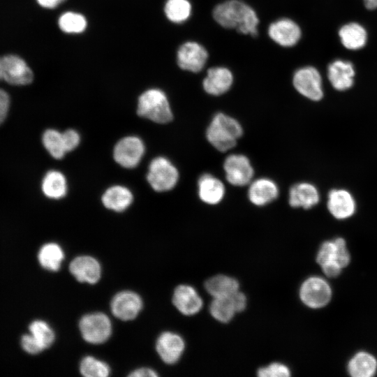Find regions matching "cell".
Wrapping results in <instances>:
<instances>
[{
    "label": "cell",
    "instance_id": "cell-2",
    "mask_svg": "<svg viewBox=\"0 0 377 377\" xmlns=\"http://www.w3.org/2000/svg\"><path fill=\"white\" fill-rule=\"evenodd\" d=\"M242 133V127L237 119L219 112L212 119L206 130V138L215 149L224 152L236 145Z\"/></svg>",
    "mask_w": 377,
    "mask_h": 377
},
{
    "label": "cell",
    "instance_id": "cell-44",
    "mask_svg": "<svg viewBox=\"0 0 377 377\" xmlns=\"http://www.w3.org/2000/svg\"><path fill=\"white\" fill-rule=\"evenodd\" d=\"M66 0H37L42 7L45 8H54Z\"/></svg>",
    "mask_w": 377,
    "mask_h": 377
},
{
    "label": "cell",
    "instance_id": "cell-4",
    "mask_svg": "<svg viewBox=\"0 0 377 377\" xmlns=\"http://www.w3.org/2000/svg\"><path fill=\"white\" fill-rule=\"evenodd\" d=\"M147 179L154 191H168L176 186L179 172L170 160L163 156H158L149 163Z\"/></svg>",
    "mask_w": 377,
    "mask_h": 377
},
{
    "label": "cell",
    "instance_id": "cell-21",
    "mask_svg": "<svg viewBox=\"0 0 377 377\" xmlns=\"http://www.w3.org/2000/svg\"><path fill=\"white\" fill-rule=\"evenodd\" d=\"M226 193L223 182L214 175L205 173L198 181V193L199 198L208 205H216L221 202Z\"/></svg>",
    "mask_w": 377,
    "mask_h": 377
},
{
    "label": "cell",
    "instance_id": "cell-10",
    "mask_svg": "<svg viewBox=\"0 0 377 377\" xmlns=\"http://www.w3.org/2000/svg\"><path fill=\"white\" fill-rule=\"evenodd\" d=\"M223 170L227 181L235 186L249 184L254 170L250 160L243 154H230L223 162Z\"/></svg>",
    "mask_w": 377,
    "mask_h": 377
},
{
    "label": "cell",
    "instance_id": "cell-31",
    "mask_svg": "<svg viewBox=\"0 0 377 377\" xmlns=\"http://www.w3.org/2000/svg\"><path fill=\"white\" fill-rule=\"evenodd\" d=\"M44 147L56 159L62 158L66 153L62 133L55 129L46 130L42 137Z\"/></svg>",
    "mask_w": 377,
    "mask_h": 377
},
{
    "label": "cell",
    "instance_id": "cell-13",
    "mask_svg": "<svg viewBox=\"0 0 377 377\" xmlns=\"http://www.w3.org/2000/svg\"><path fill=\"white\" fill-rule=\"evenodd\" d=\"M112 314L121 320H131L137 317L142 308L141 297L135 293L124 290L118 293L110 304Z\"/></svg>",
    "mask_w": 377,
    "mask_h": 377
},
{
    "label": "cell",
    "instance_id": "cell-5",
    "mask_svg": "<svg viewBox=\"0 0 377 377\" xmlns=\"http://www.w3.org/2000/svg\"><path fill=\"white\" fill-rule=\"evenodd\" d=\"M79 328L83 339L93 344L104 343L112 333L110 318L101 312L82 316L79 322Z\"/></svg>",
    "mask_w": 377,
    "mask_h": 377
},
{
    "label": "cell",
    "instance_id": "cell-42",
    "mask_svg": "<svg viewBox=\"0 0 377 377\" xmlns=\"http://www.w3.org/2000/svg\"><path fill=\"white\" fill-rule=\"evenodd\" d=\"M324 274L328 277L338 276L342 268L336 263L328 264L321 267Z\"/></svg>",
    "mask_w": 377,
    "mask_h": 377
},
{
    "label": "cell",
    "instance_id": "cell-16",
    "mask_svg": "<svg viewBox=\"0 0 377 377\" xmlns=\"http://www.w3.org/2000/svg\"><path fill=\"white\" fill-rule=\"evenodd\" d=\"M69 270L81 283H96L101 276L100 263L89 256H80L74 258L69 265Z\"/></svg>",
    "mask_w": 377,
    "mask_h": 377
},
{
    "label": "cell",
    "instance_id": "cell-19",
    "mask_svg": "<svg viewBox=\"0 0 377 377\" xmlns=\"http://www.w3.org/2000/svg\"><path fill=\"white\" fill-rule=\"evenodd\" d=\"M279 193V187L274 181L262 177L251 182L248 198L252 204L261 207L276 200Z\"/></svg>",
    "mask_w": 377,
    "mask_h": 377
},
{
    "label": "cell",
    "instance_id": "cell-34",
    "mask_svg": "<svg viewBox=\"0 0 377 377\" xmlns=\"http://www.w3.org/2000/svg\"><path fill=\"white\" fill-rule=\"evenodd\" d=\"M31 335L43 350L49 348L54 342V333L50 325L43 320H35L29 326Z\"/></svg>",
    "mask_w": 377,
    "mask_h": 377
},
{
    "label": "cell",
    "instance_id": "cell-1",
    "mask_svg": "<svg viewBox=\"0 0 377 377\" xmlns=\"http://www.w3.org/2000/svg\"><path fill=\"white\" fill-rule=\"evenodd\" d=\"M214 20L226 29H235L242 34L256 36L259 19L255 10L239 0H228L215 6Z\"/></svg>",
    "mask_w": 377,
    "mask_h": 377
},
{
    "label": "cell",
    "instance_id": "cell-12",
    "mask_svg": "<svg viewBox=\"0 0 377 377\" xmlns=\"http://www.w3.org/2000/svg\"><path fill=\"white\" fill-rule=\"evenodd\" d=\"M327 207L334 219L345 220L355 214L357 203L349 191L337 188H332L328 192Z\"/></svg>",
    "mask_w": 377,
    "mask_h": 377
},
{
    "label": "cell",
    "instance_id": "cell-26",
    "mask_svg": "<svg viewBox=\"0 0 377 377\" xmlns=\"http://www.w3.org/2000/svg\"><path fill=\"white\" fill-rule=\"evenodd\" d=\"M41 188L43 194L49 198H62L67 193L66 177L59 171H48L43 178Z\"/></svg>",
    "mask_w": 377,
    "mask_h": 377
},
{
    "label": "cell",
    "instance_id": "cell-40",
    "mask_svg": "<svg viewBox=\"0 0 377 377\" xmlns=\"http://www.w3.org/2000/svg\"><path fill=\"white\" fill-rule=\"evenodd\" d=\"M10 107V98L8 94L0 89V124L6 119Z\"/></svg>",
    "mask_w": 377,
    "mask_h": 377
},
{
    "label": "cell",
    "instance_id": "cell-20",
    "mask_svg": "<svg viewBox=\"0 0 377 377\" xmlns=\"http://www.w3.org/2000/svg\"><path fill=\"white\" fill-rule=\"evenodd\" d=\"M172 302L184 315L192 316L202 309V300L195 289L188 285L178 286L174 291Z\"/></svg>",
    "mask_w": 377,
    "mask_h": 377
},
{
    "label": "cell",
    "instance_id": "cell-43",
    "mask_svg": "<svg viewBox=\"0 0 377 377\" xmlns=\"http://www.w3.org/2000/svg\"><path fill=\"white\" fill-rule=\"evenodd\" d=\"M131 377H156L158 374L151 369L142 367L133 371L130 374Z\"/></svg>",
    "mask_w": 377,
    "mask_h": 377
},
{
    "label": "cell",
    "instance_id": "cell-29",
    "mask_svg": "<svg viewBox=\"0 0 377 377\" xmlns=\"http://www.w3.org/2000/svg\"><path fill=\"white\" fill-rule=\"evenodd\" d=\"M211 315L221 323L229 322L237 313L231 295L214 298L209 306Z\"/></svg>",
    "mask_w": 377,
    "mask_h": 377
},
{
    "label": "cell",
    "instance_id": "cell-22",
    "mask_svg": "<svg viewBox=\"0 0 377 377\" xmlns=\"http://www.w3.org/2000/svg\"><path fill=\"white\" fill-rule=\"evenodd\" d=\"M327 75L332 86L337 91H346L353 85L355 70L349 61H334L329 65Z\"/></svg>",
    "mask_w": 377,
    "mask_h": 377
},
{
    "label": "cell",
    "instance_id": "cell-17",
    "mask_svg": "<svg viewBox=\"0 0 377 377\" xmlns=\"http://www.w3.org/2000/svg\"><path fill=\"white\" fill-rule=\"evenodd\" d=\"M320 198L318 188L310 182L297 183L289 190L288 202L292 207L311 209L318 204Z\"/></svg>",
    "mask_w": 377,
    "mask_h": 377
},
{
    "label": "cell",
    "instance_id": "cell-18",
    "mask_svg": "<svg viewBox=\"0 0 377 377\" xmlns=\"http://www.w3.org/2000/svg\"><path fill=\"white\" fill-rule=\"evenodd\" d=\"M233 82L231 71L225 67L216 66L207 70L202 81L205 92L212 96H220L227 92Z\"/></svg>",
    "mask_w": 377,
    "mask_h": 377
},
{
    "label": "cell",
    "instance_id": "cell-9",
    "mask_svg": "<svg viewBox=\"0 0 377 377\" xmlns=\"http://www.w3.org/2000/svg\"><path fill=\"white\" fill-rule=\"evenodd\" d=\"M145 151L142 140L137 136H126L119 140L114 147V161L125 168L136 167Z\"/></svg>",
    "mask_w": 377,
    "mask_h": 377
},
{
    "label": "cell",
    "instance_id": "cell-32",
    "mask_svg": "<svg viewBox=\"0 0 377 377\" xmlns=\"http://www.w3.org/2000/svg\"><path fill=\"white\" fill-rule=\"evenodd\" d=\"M59 29L66 34H80L87 27L85 17L78 13L68 11L64 13L58 20Z\"/></svg>",
    "mask_w": 377,
    "mask_h": 377
},
{
    "label": "cell",
    "instance_id": "cell-33",
    "mask_svg": "<svg viewBox=\"0 0 377 377\" xmlns=\"http://www.w3.org/2000/svg\"><path fill=\"white\" fill-rule=\"evenodd\" d=\"M80 371L86 377H107L110 369L105 362L92 356H86L80 362Z\"/></svg>",
    "mask_w": 377,
    "mask_h": 377
},
{
    "label": "cell",
    "instance_id": "cell-36",
    "mask_svg": "<svg viewBox=\"0 0 377 377\" xmlns=\"http://www.w3.org/2000/svg\"><path fill=\"white\" fill-rule=\"evenodd\" d=\"M260 377H287L290 376L289 368L279 362H274L258 370Z\"/></svg>",
    "mask_w": 377,
    "mask_h": 377
},
{
    "label": "cell",
    "instance_id": "cell-27",
    "mask_svg": "<svg viewBox=\"0 0 377 377\" xmlns=\"http://www.w3.org/2000/svg\"><path fill=\"white\" fill-rule=\"evenodd\" d=\"M342 44L349 50L363 47L367 42V31L364 28L355 22L343 25L339 31Z\"/></svg>",
    "mask_w": 377,
    "mask_h": 377
},
{
    "label": "cell",
    "instance_id": "cell-15",
    "mask_svg": "<svg viewBox=\"0 0 377 377\" xmlns=\"http://www.w3.org/2000/svg\"><path fill=\"white\" fill-rule=\"evenodd\" d=\"M185 343L181 336L171 332H164L158 337L156 343V351L166 364L177 362L181 357Z\"/></svg>",
    "mask_w": 377,
    "mask_h": 377
},
{
    "label": "cell",
    "instance_id": "cell-28",
    "mask_svg": "<svg viewBox=\"0 0 377 377\" xmlns=\"http://www.w3.org/2000/svg\"><path fill=\"white\" fill-rule=\"evenodd\" d=\"M40 265L45 269L58 271L64 258L61 247L56 243H47L40 249L38 255Z\"/></svg>",
    "mask_w": 377,
    "mask_h": 377
},
{
    "label": "cell",
    "instance_id": "cell-39",
    "mask_svg": "<svg viewBox=\"0 0 377 377\" xmlns=\"http://www.w3.org/2000/svg\"><path fill=\"white\" fill-rule=\"evenodd\" d=\"M21 345L22 348L29 354H38L43 348L31 334H25L22 337Z\"/></svg>",
    "mask_w": 377,
    "mask_h": 377
},
{
    "label": "cell",
    "instance_id": "cell-3",
    "mask_svg": "<svg viewBox=\"0 0 377 377\" xmlns=\"http://www.w3.org/2000/svg\"><path fill=\"white\" fill-rule=\"evenodd\" d=\"M137 112L158 124L168 123L173 117L167 96L156 88L147 89L139 96Z\"/></svg>",
    "mask_w": 377,
    "mask_h": 377
},
{
    "label": "cell",
    "instance_id": "cell-30",
    "mask_svg": "<svg viewBox=\"0 0 377 377\" xmlns=\"http://www.w3.org/2000/svg\"><path fill=\"white\" fill-rule=\"evenodd\" d=\"M164 12L166 17L172 22L182 23L191 14V5L188 0H168Z\"/></svg>",
    "mask_w": 377,
    "mask_h": 377
},
{
    "label": "cell",
    "instance_id": "cell-11",
    "mask_svg": "<svg viewBox=\"0 0 377 377\" xmlns=\"http://www.w3.org/2000/svg\"><path fill=\"white\" fill-rule=\"evenodd\" d=\"M207 59V51L197 42L188 41L183 43L177 52V62L179 67L192 73L200 71Z\"/></svg>",
    "mask_w": 377,
    "mask_h": 377
},
{
    "label": "cell",
    "instance_id": "cell-6",
    "mask_svg": "<svg viewBox=\"0 0 377 377\" xmlns=\"http://www.w3.org/2000/svg\"><path fill=\"white\" fill-rule=\"evenodd\" d=\"M300 297L306 306L312 309H320L330 301L332 290L324 279L311 276L301 285Z\"/></svg>",
    "mask_w": 377,
    "mask_h": 377
},
{
    "label": "cell",
    "instance_id": "cell-37",
    "mask_svg": "<svg viewBox=\"0 0 377 377\" xmlns=\"http://www.w3.org/2000/svg\"><path fill=\"white\" fill-rule=\"evenodd\" d=\"M336 244V261L343 269L348 265L350 256L347 249L346 242L342 237H337L334 239Z\"/></svg>",
    "mask_w": 377,
    "mask_h": 377
},
{
    "label": "cell",
    "instance_id": "cell-41",
    "mask_svg": "<svg viewBox=\"0 0 377 377\" xmlns=\"http://www.w3.org/2000/svg\"><path fill=\"white\" fill-rule=\"evenodd\" d=\"M231 298L237 312H241L244 310L246 306V297L244 293L238 290L231 295Z\"/></svg>",
    "mask_w": 377,
    "mask_h": 377
},
{
    "label": "cell",
    "instance_id": "cell-38",
    "mask_svg": "<svg viewBox=\"0 0 377 377\" xmlns=\"http://www.w3.org/2000/svg\"><path fill=\"white\" fill-rule=\"evenodd\" d=\"M62 135L66 152L74 150L80 144V136L75 130L68 129L62 132Z\"/></svg>",
    "mask_w": 377,
    "mask_h": 377
},
{
    "label": "cell",
    "instance_id": "cell-7",
    "mask_svg": "<svg viewBox=\"0 0 377 377\" xmlns=\"http://www.w3.org/2000/svg\"><path fill=\"white\" fill-rule=\"evenodd\" d=\"M293 84L297 92L311 101H319L323 97L321 76L314 67L305 66L297 70Z\"/></svg>",
    "mask_w": 377,
    "mask_h": 377
},
{
    "label": "cell",
    "instance_id": "cell-8",
    "mask_svg": "<svg viewBox=\"0 0 377 377\" xmlns=\"http://www.w3.org/2000/svg\"><path fill=\"white\" fill-rule=\"evenodd\" d=\"M34 79L31 69L20 57L13 54L0 57V80L15 85L30 84Z\"/></svg>",
    "mask_w": 377,
    "mask_h": 377
},
{
    "label": "cell",
    "instance_id": "cell-45",
    "mask_svg": "<svg viewBox=\"0 0 377 377\" xmlns=\"http://www.w3.org/2000/svg\"><path fill=\"white\" fill-rule=\"evenodd\" d=\"M365 6L370 10L377 8V0H364Z\"/></svg>",
    "mask_w": 377,
    "mask_h": 377
},
{
    "label": "cell",
    "instance_id": "cell-14",
    "mask_svg": "<svg viewBox=\"0 0 377 377\" xmlns=\"http://www.w3.org/2000/svg\"><path fill=\"white\" fill-rule=\"evenodd\" d=\"M267 32L273 41L286 47L297 44L302 34L299 25L288 18H281L271 23Z\"/></svg>",
    "mask_w": 377,
    "mask_h": 377
},
{
    "label": "cell",
    "instance_id": "cell-24",
    "mask_svg": "<svg viewBox=\"0 0 377 377\" xmlns=\"http://www.w3.org/2000/svg\"><path fill=\"white\" fill-rule=\"evenodd\" d=\"M377 371V360L367 352L356 353L349 361L348 371L353 377H371Z\"/></svg>",
    "mask_w": 377,
    "mask_h": 377
},
{
    "label": "cell",
    "instance_id": "cell-35",
    "mask_svg": "<svg viewBox=\"0 0 377 377\" xmlns=\"http://www.w3.org/2000/svg\"><path fill=\"white\" fill-rule=\"evenodd\" d=\"M316 261L320 267L332 263L337 264L336 244L334 239L325 241L321 244L317 253Z\"/></svg>",
    "mask_w": 377,
    "mask_h": 377
},
{
    "label": "cell",
    "instance_id": "cell-23",
    "mask_svg": "<svg viewBox=\"0 0 377 377\" xmlns=\"http://www.w3.org/2000/svg\"><path fill=\"white\" fill-rule=\"evenodd\" d=\"M101 200L107 209L121 212L126 210L131 205L133 196L127 187L115 185L109 187L104 192Z\"/></svg>",
    "mask_w": 377,
    "mask_h": 377
},
{
    "label": "cell",
    "instance_id": "cell-25",
    "mask_svg": "<svg viewBox=\"0 0 377 377\" xmlns=\"http://www.w3.org/2000/svg\"><path fill=\"white\" fill-rule=\"evenodd\" d=\"M205 287L214 298L229 297L238 291V281L229 276L219 274L209 278Z\"/></svg>",
    "mask_w": 377,
    "mask_h": 377
}]
</instances>
